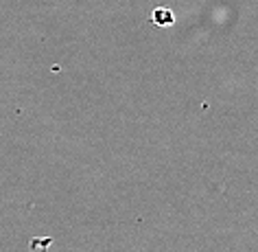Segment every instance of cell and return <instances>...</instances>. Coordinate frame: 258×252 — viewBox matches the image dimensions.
I'll use <instances>...</instances> for the list:
<instances>
[{"instance_id": "cell-1", "label": "cell", "mask_w": 258, "mask_h": 252, "mask_svg": "<svg viewBox=\"0 0 258 252\" xmlns=\"http://www.w3.org/2000/svg\"><path fill=\"white\" fill-rule=\"evenodd\" d=\"M153 22L156 24H173L175 22V18H173V11H169V9H156L153 11Z\"/></svg>"}]
</instances>
